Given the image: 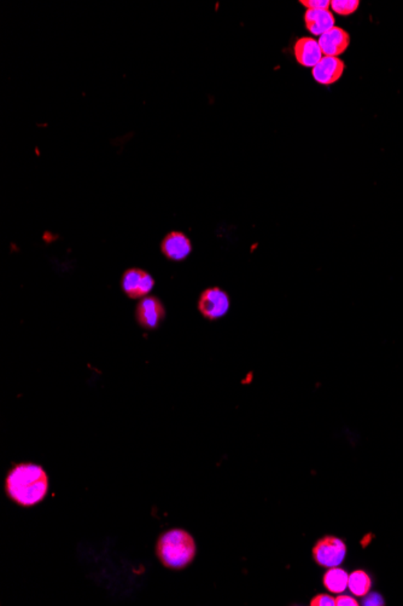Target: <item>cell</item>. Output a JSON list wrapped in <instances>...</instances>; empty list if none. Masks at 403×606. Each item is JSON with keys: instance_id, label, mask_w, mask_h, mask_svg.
Segmentation results:
<instances>
[{"instance_id": "1", "label": "cell", "mask_w": 403, "mask_h": 606, "mask_svg": "<svg viewBox=\"0 0 403 606\" xmlns=\"http://www.w3.org/2000/svg\"><path fill=\"white\" fill-rule=\"evenodd\" d=\"M49 487V476L44 467L32 462L15 465L5 478L6 495L21 507L37 506L44 501Z\"/></svg>"}, {"instance_id": "2", "label": "cell", "mask_w": 403, "mask_h": 606, "mask_svg": "<svg viewBox=\"0 0 403 606\" xmlns=\"http://www.w3.org/2000/svg\"><path fill=\"white\" fill-rule=\"evenodd\" d=\"M196 554L195 538L184 529H171L156 543V556L167 569H185L195 561Z\"/></svg>"}, {"instance_id": "3", "label": "cell", "mask_w": 403, "mask_h": 606, "mask_svg": "<svg viewBox=\"0 0 403 606\" xmlns=\"http://www.w3.org/2000/svg\"><path fill=\"white\" fill-rule=\"evenodd\" d=\"M347 546L335 536H324L313 547V558L317 566L322 568H335L345 561Z\"/></svg>"}, {"instance_id": "4", "label": "cell", "mask_w": 403, "mask_h": 606, "mask_svg": "<svg viewBox=\"0 0 403 606\" xmlns=\"http://www.w3.org/2000/svg\"><path fill=\"white\" fill-rule=\"evenodd\" d=\"M231 301L230 296L220 288L213 287L205 289L198 301V310L205 319L210 321L221 319L230 310Z\"/></svg>"}, {"instance_id": "5", "label": "cell", "mask_w": 403, "mask_h": 606, "mask_svg": "<svg viewBox=\"0 0 403 606\" xmlns=\"http://www.w3.org/2000/svg\"><path fill=\"white\" fill-rule=\"evenodd\" d=\"M164 305L155 296H145L136 306V321L143 328L156 329L164 319Z\"/></svg>"}, {"instance_id": "6", "label": "cell", "mask_w": 403, "mask_h": 606, "mask_svg": "<svg viewBox=\"0 0 403 606\" xmlns=\"http://www.w3.org/2000/svg\"><path fill=\"white\" fill-rule=\"evenodd\" d=\"M154 278L141 269H129L123 274V289L129 298H145L154 288Z\"/></svg>"}, {"instance_id": "7", "label": "cell", "mask_w": 403, "mask_h": 606, "mask_svg": "<svg viewBox=\"0 0 403 606\" xmlns=\"http://www.w3.org/2000/svg\"><path fill=\"white\" fill-rule=\"evenodd\" d=\"M345 64L342 59L332 56H324L313 68V78L322 85H331L340 80L345 73Z\"/></svg>"}, {"instance_id": "8", "label": "cell", "mask_w": 403, "mask_h": 606, "mask_svg": "<svg viewBox=\"0 0 403 606\" xmlns=\"http://www.w3.org/2000/svg\"><path fill=\"white\" fill-rule=\"evenodd\" d=\"M319 45L324 56L338 57L348 49L350 44V36L340 27H333L329 32L322 34L319 38Z\"/></svg>"}, {"instance_id": "9", "label": "cell", "mask_w": 403, "mask_h": 606, "mask_svg": "<svg viewBox=\"0 0 403 606\" xmlns=\"http://www.w3.org/2000/svg\"><path fill=\"white\" fill-rule=\"evenodd\" d=\"M161 248L168 259L180 262L190 255L191 251H192V245H191L189 237L186 235L174 232V233L168 234L167 236L164 237Z\"/></svg>"}, {"instance_id": "10", "label": "cell", "mask_w": 403, "mask_h": 606, "mask_svg": "<svg viewBox=\"0 0 403 606\" xmlns=\"http://www.w3.org/2000/svg\"><path fill=\"white\" fill-rule=\"evenodd\" d=\"M294 51L297 62L304 67L314 68L324 57L319 43L313 38L303 37L299 39L294 44Z\"/></svg>"}, {"instance_id": "11", "label": "cell", "mask_w": 403, "mask_h": 606, "mask_svg": "<svg viewBox=\"0 0 403 606\" xmlns=\"http://www.w3.org/2000/svg\"><path fill=\"white\" fill-rule=\"evenodd\" d=\"M304 22L309 32L314 36H320L335 27V16L329 10H307Z\"/></svg>"}, {"instance_id": "12", "label": "cell", "mask_w": 403, "mask_h": 606, "mask_svg": "<svg viewBox=\"0 0 403 606\" xmlns=\"http://www.w3.org/2000/svg\"><path fill=\"white\" fill-rule=\"evenodd\" d=\"M324 587L327 591L335 594H342L348 588L349 574L345 570L340 569L338 566L330 568L326 574L324 575Z\"/></svg>"}, {"instance_id": "13", "label": "cell", "mask_w": 403, "mask_h": 606, "mask_svg": "<svg viewBox=\"0 0 403 606\" xmlns=\"http://www.w3.org/2000/svg\"><path fill=\"white\" fill-rule=\"evenodd\" d=\"M372 587V580L370 575L367 574L363 570H356L353 574L349 575L348 588L350 592L363 597L366 596L367 593L370 592Z\"/></svg>"}, {"instance_id": "14", "label": "cell", "mask_w": 403, "mask_h": 606, "mask_svg": "<svg viewBox=\"0 0 403 606\" xmlns=\"http://www.w3.org/2000/svg\"><path fill=\"white\" fill-rule=\"evenodd\" d=\"M358 0H333L331 1V8L335 14L348 16L358 10Z\"/></svg>"}, {"instance_id": "15", "label": "cell", "mask_w": 403, "mask_h": 606, "mask_svg": "<svg viewBox=\"0 0 403 606\" xmlns=\"http://www.w3.org/2000/svg\"><path fill=\"white\" fill-rule=\"evenodd\" d=\"M299 3L308 10H329L331 6L329 0H301Z\"/></svg>"}, {"instance_id": "16", "label": "cell", "mask_w": 403, "mask_h": 606, "mask_svg": "<svg viewBox=\"0 0 403 606\" xmlns=\"http://www.w3.org/2000/svg\"><path fill=\"white\" fill-rule=\"evenodd\" d=\"M310 605L333 606L335 605V599L329 596V594H319V596H315V597L313 598L312 600H310Z\"/></svg>"}, {"instance_id": "17", "label": "cell", "mask_w": 403, "mask_h": 606, "mask_svg": "<svg viewBox=\"0 0 403 606\" xmlns=\"http://www.w3.org/2000/svg\"><path fill=\"white\" fill-rule=\"evenodd\" d=\"M384 599L379 593H371L363 599V605H384Z\"/></svg>"}, {"instance_id": "18", "label": "cell", "mask_w": 403, "mask_h": 606, "mask_svg": "<svg viewBox=\"0 0 403 606\" xmlns=\"http://www.w3.org/2000/svg\"><path fill=\"white\" fill-rule=\"evenodd\" d=\"M335 605L337 606H358V603L355 598L350 596H338L335 598Z\"/></svg>"}]
</instances>
